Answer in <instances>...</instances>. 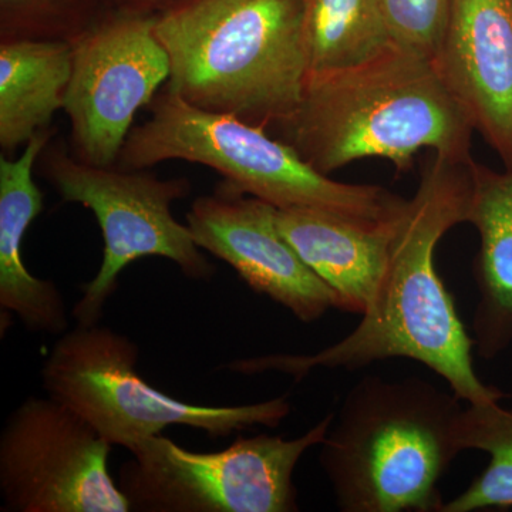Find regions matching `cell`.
<instances>
[{"mask_svg":"<svg viewBox=\"0 0 512 512\" xmlns=\"http://www.w3.org/2000/svg\"><path fill=\"white\" fill-rule=\"evenodd\" d=\"M473 161L437 153L427 158L417 191L404 202L375 298L349 335L313 355L251 357L229 363L228 369L242 375L284 373L299 382L318 367L356 372L383 360L410 359L446 380L463 402L505 399L507 394L477 376L474 339L434 264L441 238L467 224Z\"/></svg>","mask_w":512,"mask_h":512,"instance_id":"1","label":"cell"},{"mask_svg":"<svg viewBox=\"0 0 512 512\" xmlns=\"http://www.w3.org/2000/svg\"><path fill=\"white\" fill-rule=\"evenodd\" d=\"M274 127L325 175L370 157L402 173L421 150L473 158L474 128L433 59L396 45L357 66L309 73L298 107Z\"/></svg>","mask_w":512,"mask_h":512,"instance_id":"2","label":"cell"},{"mask_svg":"<svg viewBox=\"0 0 512 512\" xmlns=\"http://www.w3.org/2000/svg\"><path fill=\"white\" fill-rule=\"evenodd\" d=\"M165 90L259 127L288 119L309 74L303 0H190L157 16Z\"/></svg>","mask_w":512,"mask_h":512,"instance_id":"3","label":"cell"},{"mask_svg":"<svg viewBox=\"0 0 512 512\" xmlns=\"http://www.w3.org/2000/svg\"><path fill=\"white\" fill-rule=\"evenodd\" d=\"M464 404L421 377H362L319 446L336 507L441 512L440 480L463 453L456 427Z\"/></svg>","mask_w":512,"mask_h":512,"instance_id":"4","label":"cell"},{"mask_svg":"<svg viewBox=\"0 0 512 512\" xmlns=\"http://www.w3.org/2000/svg\"><path fill=\"white\" fill-rule=\"evenodd\" d=\"M151 117L131 128L117 165L147 170L171 160L207 165L237 190L278 210L295 207L382 220L404 198L379 185L346 184L319 173L288 143L264 127L231 114L198 109L164 90L150 103Z\"/></svg>","mask_w":512,"mask_h":512,"instance_id":"5","label":"cell"},{"mask_svg":"<svg viewBox=\"0 0 512 512\" xmlns=\"http://www.w3.org/2000/svg\"><path fill=\"white\" fill-rule=\"evenodd\" d=\"M137 359L138 346L126 335L100 323L76 325L59 336L43 363V387L111 446L128 451L170 427L218 440L259 426L276 429L292 413L288 394L242 406L181 402L138 375Z\"/></svg>","mask_w":512,"mask_h":512,"instance_id":"6","label":"cell"},{"mask_svg":"<svg viewBox=\"0 0 512 512\" xmlns=\"http://www.w3.org/2000/svg\"><path fill=\"white\" fill-rule=\"evenodd\" d=\"M333 419L328 414L292 440L238 437L217 453H195L158 434L130 451L117 484L131 511L295 512L296 466L322 444Z\"/></svg>","mask_w":512,"mask_h":512,"instance_id":"7","label":"cell"},{"mask_svg":"<svg viewBox=\"0 0 512 512\" xmlns=\"http://www.w3.org/2000/svg\"><path fill=\"white\" fill-rule=\"evenodd\" d=\"M40 157L43 174L60 197L89 208L103 234L99 272L82 285V298L73 308L77 325L100 323L121 272L137 259H168L191 281L214 278V265L202 254L190 228L171 212V205L190 192L187 180H160L146 170L83 163L59 147H46Z\"/></svg>","mask_w":512,"mask_h":512,"instance_id":"8","label":"cell"},{"mask_svg":"<svg viewBox=\"0 0 512 512\" xmlns=\"http://www.w3.org/2000/svg\"><path fill=\"white\" fill-rule=\"evenodd\" d=\"M111 444L53 397H28L0 434L2 511L127 512Z\"/></svg>","mask_w":512,"mask_h":512,"instance_id":"9","label":"cell"},{"mask_svg":"<svg viewBox=\"0 0 512 512\" xmlns=\"http://www.w3.org/2000/svg\"><path fill=\"white\" fill-rule=\"evenodd\" d=\"M156 22V16H117L69 40L72 76L63 110L77 160L117 165L137 111L150 106L158 87L168 82L170 57Z\"/></svg>","mask_w":512,"mask_h":512,"instance_id":"10","label":"cell"},{"mask_svg":"<svg viewBox=\"0 0 512 512\" xmlns=\"http://www.w3.org/2000/svg\"><path fill=\"white\" fill-rule=\"evenodd\" d=\"M278 208L222 183L192 202L187 225L202 251L227 262L252 289L312 323L340 299L302 261L276 222Z\"/></svg>","mask_w":512,"mask_h":512,"instance_id":"11","label":"cell"},{"mask_svg":"<svg viewBox=\"0 0 512 512\" xmlns=\"http://www.w3.org/2000/svg\"><path fill=\"white\" fill-rule=\"evenodd\" d=\"M433 62L474 131L512 168V0H451Z\"/></svg>","mask_w":512,"mask_h":512,"instance_id":"12","label":"cell"},{"mask_svg":"<svg viewBox=\"0 0 512 512\" xmlns=\"http://www.w3.org/2000/svg\"><path fill=\"white\" fill-rule=\"evenodd\" d=\"M404 202L382 220L295 207L278 210L276 222L302 261L339 296L340 311L362 316L386 271Z\"/></svg>","mask_w":512,"mask_h":512,"instance_id":"13","label":"cell"},{"mask_svg":"<svg viewBox=\"0 0 512 512\" xmlns=\"http://www.w3.org/2000/svg\"><path fill=\"white\" fill-rule=\"evenodd\" d=\"M52 134L50 128L39 131L18 160L0 158V308L32 332L60 336L69 330L62 292L55 282L30 274L22 259L23 237L43 210L33 170Z\"/></svg>","mask_w":512,"mask_h":512,"instance_id":"14","label":"cell"},{"mask_svg":"<svg viewBox=\"0 0 512 512\" xmlns=\"http://www.w3.org/2000/svg\"><path fill=\"white\" fill-rule=\"evenodd\" d=\"M471 183L467 224L480 237L471 326L478 356L494 360L512 345V168L495 171L473 161Z\"/></svg>","mask_w":512,"mask_h":512,"instance_id":"15","label":"cell"},{"mask_svg":"<svg viewBox=\"0 0 512 512\" xmlns=\"http://www.w3.org/2000/svg\"><path fill=\"white\" fill-rule=\"evenodd\" d=\"M72 76V45L60 39H3L0 45V146L28 144L47 130Z\"/></svg>","mask_w":512,"mask_h":512,"instance_id":"16","label":"cell"},{"mask_svg":"<svg viewBox=\"0 0 512 512\" xmlns=\"http://www.w3.org/2000/svg\"><path fill=\"white\" fill-rule=\"evenodd\" d=\"M309 73L375 59L393 45L380 0H303Z\"/></svg>","mask_w":512,"mask_h":512,"instance_id":"17","label":"cell"},{"mask_svg":"<svg viewBox=\"0 0 512 512\" xmlns=\"http://www.w3.org/2000/svg\"><path fill=\"white\" fill-rule=\"evenodd\" d=\"M456 436L461 451L487 453V467L441 512H473L512 507V404L466 403Z\"/></svg>","mask_w":512,"mask_h":512,"instance_id":"18","label":"cell"},{"mask_svg":"<svg viewBox=\"0 0 512 512\" xmlns=\"http://www.w3.org/2000/svg\"><path fill=\"white\" fill-rule=\"evenodd\" d=\"M393 45L434 59L446 32L451 0H380Z\"/></svg>","mask_w":512,"mask_h":512,"instance_id":"19","label":"cell"},{"mask_svg":"<svg viewBox=\"0 0 512 512\" xmlns=\"http://www.w3.org/2000/svg\"><path fill=\"white\" fill-rule=\"evenodd\" d=\"M35 0H2L3 5L13 6V5H25V3H32Z\"/></svg>","mask_w":512,"mask_h":512,"instance_id":"20","label":"cell"},{"mask_svg":"<svg viewBox=\"0 0 512 512\" xmlns=\"http://www.w3.org/2000/svg\"><path fill=\"white\" fill-rule=\"evenodd\" d=\"M153 2H158V0H153Z\"/></svg>","mask_w":512,"mask_h":512,"instance_id":"21","label":"cell"}]
</instances>
